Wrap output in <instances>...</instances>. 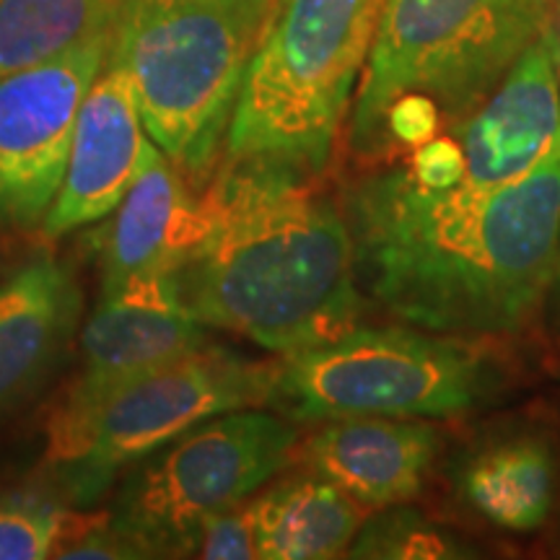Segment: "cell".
I'll return each mask as SVG.
<instances>
[{
    "instance_id": "3",
    "label": "cell",
    "mask_w": 560,
    "mask_h": 560,
    "mask_svg": "<svg viewBox=\"0 0 560 560\" xmlns=\"http://www.w3.org/2000/svg\"><path fill=\"white\" fill-rule=\"evenodd\" d=\"M270 0H122L109 60L128 75L153 143L208 179Z\"/></svg>"
},
{
    "instance_id": "20",
    "label": "cell",
    "mask_w": 560,
    "mask_h": 560,
    "mask_svg": "<svg viewBox=\"0 0 560 560\" xmlns=\"http://www.w3.org/2000/svg\"><path fill=\"white\" fill-rule=\"evenodd\" d=\"M353 558H465L459 542L412 511H392L371 522L350 545Z\"/></svg>"
},
{
    "instance_id": "15",
    "label": "cell",
    "mask_w": 560,
    "mask_h": 560,
    "mask_svg": "<svg viewBox=\"0 0 560 560\" xmlns=\"http://www.w3.org/2000/svg\"><path fill=\"white\" fill-rule=\"evenodd\" d=\"M81 310L73 272L50 255L32 257L0 283V418L52 374L79 330Z\"/></svg>"
},
{
    "instance_id": "6",
    "label": "cell",
    "mask_w": 560,
    "mask_h": 560,
    "mask_svg": "<svg viewBox=\"0 0 560 560\" xmlns=\"http://www.w3.org/2000/svg\"><path fill=\"white\" fill-rule=\"evenodd\" d=\"M278 363L206 346L112 387L66 392L47 423V454L60 486L89 503L117 470L221 412L272 402Z\"/></svg>"
},
{
    "instance_id": "4",
    "label": "cell",
    "mask_w": 560,
    "mask_h": 560,
    "mask_svg": "<svg viewBox=\"0 0 560 560\" xmlns=\"http://www.w3.org/2000/svg\"><path fill=\"white\" fill-rule=\"evenodd\" d=\"M382 0H270L226 136V156L322 174L369 60Z\"/></svg>"
},
{
    "instance_id": "21",
    "label": "cell",
    "mask_w": 560,
    "mask_h": 560,
    "mask_svg": "<svg viewBox=\"0 0 560 560\" xmlns=\"http://www.w3.org/2000/svg\"><path fill=\"white\" fill-rule=\"evenodd\" d=\"M441 112L423 94H402L389 104L382 125V156L392 149H418L439 136Z\"/></svg>"
},
{
    "instance_id": "17",
    "label": "cell",
    "mask_w": 560,
    "mask_h": 560,
    "mask_svg": "<svg viewBox=\"0 0 560 560\" xmlns=\"http://www.w3.org/2000/svg\"><path fill=\"white\" fill-rule=\"evenodd\" d=\"M459 490L475 514L506 532H532L556 503V459L540 436L516 433L482 444L462 465Z\"/></svg>"
},
{
    "instance_id": "9",
    "label": "cell",
    "mask_w": 560,
    "mask_h": 560,
    "mask_svg": "<svg viewBox=\"0 0 560 560\" xmlns=\"http://www.w3.org/2000/svg\"><path fill=\"white\" fill-rule=\"evenodd\" d=\"M109 47L112 32L0 75V226L45 223L66 177L81 104Z\"/></svg>"
},
{
    "instance_id": "24",
    "label": "cell",
    "mask_w": 560,
    "mask_h": 560,
    "mask_svg": "<svg viewBox=\"0 0 560 560\" xmlns=\"http://www.w3.org/2000/svg\"><path fill=\"white\" fill-rule=\"evenodd\" d=\"M552 52H556V66L560 68V0H552Z\"/></svg>"
},
{
    "instance_id": "8",
    "label": "cell",
    "mask_w": 560,
    "mask_h": 560,
    "mask_svg": "<svg viewBox=\"0 0 560 560\" xmlns=\"http://www.w3.org/2000/svg\"><path fill=\"white\" fill-rule=\"evenodd\" d=\"M475 350L408 327H355L283 355L272 408L293 423L338 418H452L486 395Z\"/></svg>"
},
{
    "instance_id": "5",
    "label": "cell",
    "mask_w": 560,
    "mask_h": 560,
    "mask_svg": "<svg viewBox=\"0 0 560 560\" xmlns=\"http://www.w3.org/2000/svg\"><path fill=\"white\" fill-rule=\"evenodd\" d=\"M552 26V0H382L350 115V151L382 156V125L402 94L436 102L446 128L499 86Z\"/></svg>"
},
{
    "instance_id": "7",
    "label": "cell",
    "mask_w": 560,
    "mask_h": 560,
    "mask_svg": "<svg viewBox=\"0 0 560 560\" xmlns=\"http://www.w3.org/2000/svg\"><path fill=\"white\" fill-rule=\"evenodd\" d=\"M299 431L265 410L213 416L140 459L122 482L109 527L132 558L195 556L202 520L242 506L289 467Z\"/></svg>"
},
{
    "instance_id": "11",
    "label": "cell",
    "mask_w": 560,
    "mask_h": 560,
    "mask_svg": "<svg viewBox=\"0 0 560 560\" xmlns=\"http://www.w3.org/2000/svg\"><path fill=\"white\" fill-rule=\"evenodd\" d=\"M149 145L128 75L107 58L81 104L66 177L42 231L62 236L107 219L136 182Z\"/></svg>"
},
{
    "instance_id": "1",
    "label": "cell",
    "mask_w": 560,
    "mask_h": 560,
    "mask_svg": "<svg viewBox=\"0 0 560 560\" xmlns=\"http://www.w3.org/2000/svg\"><path fill=\"white\" fill-rule=\"evenodd\" d=\"M355 278L431 335L516 332L560 270V151L520 182L431 190L392 166L342 198Z\"/></svg>"
},
{
    "instance_id": "10",
    "label": "cell",
    "mask_w": 560,
    "mask_h": 560,
    "mask_svg": "<svg viewBox=\"0 0 560 560\" xmlns=\"http://www.w3.org/2000/svg\"><path fill=\"white\" fill-rule=\"evenodd\" d=\"M552 32L532 42L499 86L450 132L472 187L520 182L560 151V94Z\"/></svg>"
},
{
    "instance_id": "22",
    "label": "cell",
    "mask_w": 560,
    "mask_h": 560,
    "mask_svg": "<svg viewBox=\"0 0 560 560\" xmlns=\"http://www.w3.org/2000/svg\"><path fill=\"white\" fill-rule=\"evenodd\" d=\"M195 556L208 560H244L257 558L255 529H252L249 509L234 506L202 520L195 540Z\"/></svg>"
},
{
    "instance_id": "13",
    "label": "cell",
    "mask_w": 560,
    "mask_h": 560,
    "mask_svg": "<svg viewBox=\"0 0 560 560\" xmlns=\"http://www.w3.org/2000/svg\"><path fill=\"white\" fill-rule=\"evenodd\" d=\"M436 452L439 433L429 423L359 416L325 420L299 446V462L361 506L384 509L416 499Z\"/></svg>"
},
{
    "instance_id": "14",
    "label": "cell",
    "mask_w": 560,
    "mask_h": 560,
    "mask_svg": "<svg viewBox=\"0 0 560 560\" xmlns=\"http://www.w3.org/2000/svg\"><path fill=\"white\" fill-rule=\"evenodd\" d=\"M96 247L102 291L145 276H177L200 236V198L151 140L136 182L107 215Z\"/></svg>"
},
{
    "instance_id": "16",
    "label": "cell",
    "mask_w": 560,
    "mask_h": 560,
    "mask_svg": "<svg viewBox=\"0 0 560 560\" xmlns=\"http://www.w3.org/2000/svg\"><path fill=\"white\" fill-rule=\"evenodd\" d=\"M257 558L325 560L350 550L366 506L310 470L278 480L247 503Z\"/></svg>"
},
{
    "instance_id": "23",
    "label": "cell",
    "mask_w": 560,
    "mask_h": 560,
    "mask_svg": "<svg viewBox=\"0 0 560 560\" xmlns=\"http://www.w3.org/2000/svg\"><path fill=\"white\" fill-rule=\"evenodd\" d=\"M405 166L420 185L431 187V190H450L465 177V161H462L459 143L454 140L452 132L418 145Z\"/></svg>"
},
{
    "instance_id": "18",
    "label": "cell",
    "mask_w": 560,
    "mask_h": 560,
    "mask_svg": "<svg viewBox=\"0 0 560 560\" xmlns=\"http://www.w3.org/2000/svg\"><path fill=\"white\" fill-rule=\"evenodd\" d=\"M122 0H0V75L112 32Z\"/></svg>"
},
{
    "instance_id": "19",
    "label": "cell",
    "mask_w": 560,
    "mask_h": 560,
    "mask_svg": "<svg viewBox=\"0 0 560 560\" xmlns=\"http://www.w3.org/2000/svg\"><path fill=\"white\" fill-rule=\"evenodd\" d=\"M107 516H86L34 495L0 501V560H42L58 552Z\"/></svg>"
},
{
    "instance_id": "12",
    "label": "cell",
    "mask_w": 560,
    "mask_h": 560,
    "mask_svg": "<svg viewBox=\"0 0 560 560\" xmlns=\"http://www.w3.org/2000/svg\"><path fill=\"white\" fill-rule=\"evenodd\" d=\"M208 327L179 296L177 276H145L102 291L81 330L83 374L70 392L94 395L112 384L206 346Z\"/></svg>"
},
{
    "instance_id": "2",
    "label": "cell",
    "mask_w": 560,
    "mask_h": 560,
    "mask_svg": "<svg viewBox=\"0 0 560 560\" xmlns=\"http://www.w3.org/2000/svg\"><path fill=\"white\" fill-rule=\"evenodd\" d=\"M319 174L226 156L200 195V236L177 270L192 317L278 355L355 330L361 296L342 206Z\"/></svg>"
}]
</instances>
